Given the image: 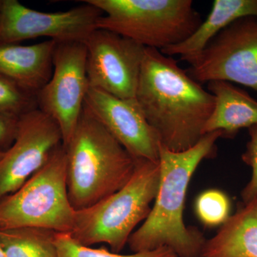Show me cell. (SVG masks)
Segmentation results:
<instances>
[{
    "label": "cell",
    "instance_id": "obj_12",
    "mask_svg": "<svg viewBox=\"0 0 257 257\" xmlns=\"http://www.w3.org/2000/svg\"><path fill=\"white\" fill-rule=\"evenodd\" d=\"M84 105L135 160L159 161L160 139L136 99H120L89 86Z\"/></svg>",
    "mask_w": 257,
    "mask_h": 257
},
{
    "label": "cell",
    "instance_id": "obj_2",
    "mask_svg": "<svg viewBox=\"0 0 257 257\" xmlns=\"http://www.w3.org/2000/svg\"><path fill=\"white\" fill-rule=\"evenodd\" d=\"M220 131L205 134L194 147L171 151L160 144V181L150 214L134 231L128 245L133 252L168 248L178 257H200L206 239L198 228L184 221L189 182L203 160L216 155Z\"/></svg>",
    "mask_w": 257,
    "mask_h": 257
},
{
    "label": "cell",
    "instance_id": "obj_13",
    "mask_svg": "<svg viewBox=\"0 0 257 257\" xmlns=\"http://www.w3.org/2000/svg\"><path fill=\"white\" fill-rule=\"evenodd\" d=\"M57 44L51 40L32 45L0 43V74L37 96L52 76Z\"/></svg>",
    "mask_w": 257,
    "mask_h": 257
},
{
    "label": "cell",
    "instance_id": "obj_21",
    "mask_svg": "<svg viewBox=\"0 0 257 257\" xmlns=\"http://www.w3.org/2000/svg\"><path fill=\"white\" fill-rule=\"evenodd\" d=\"M249 140L246 150L241 155V160L251 170V176L247 184L241 192L243 204L257 198V124L248 128Z\"/></svg>",
    "mask_w": 257,
    "mask_h": 257
},
{
    "label": "cell",
    "instance_id": "obj_4",
    "mask_svg": "<svg viewBox=\"0 0 257 257\" xmlns=\"http://www.w3.org/2000/svg\"><path fill=\"white\" fill-rule=\"evenodd\" d=\"M160 181L159 161L137 160L133 177L124 187L91 207L75 211L72 237L84 246L106 243L112 252L119 253L150 214Z\"/></svg>",
    "mask_w": 257,
    "mask_h": 257
},
{
    "label": "cell",
    "instance_id": "obj_7",
    "mask_svg": "<svg viewBox=\"0 0 257 257\" xmlns=\"http://www.w3.org/2000/svg\"><path fill=\"white\" fill-rule=\"evenodd\" d=\"M179 59L189 64L187 73L199 84L226 81L257 92V17L236 20L200 52Z\"/></svg>",
    "mask_w": 257,
    "mask_h": 257
},
{
    "label": "cell",
    "instance_id": "obj_16",
    "mask_svg": "<svg viewBox=\"0 0 257 257\" xmlns=\"http://www.w3.org/2000/svg\"><path fill=\"white\" fill-rule=\"evenodd\" d=\"M257 17V0H215L207 18L184 41L160 50L162 54L180 58L199 53L219 32L236 20Z\"/></svg>",
    "mask_w": 257,
    "mask_h": 257
},
{
    "label": "cell",
    "instance_id": "obj_15",
    "mask_svg": "<svg viewBox=\"0 0 257 257\" xmlns=\"http://www.w3.org/2000/svg\"><path fill=\"white\" fill-rule=\"evenodd\" d=\"M200 257H257V198L243 204L207 239Z\"/></svg>",
    "mask_w": 257,
    "mask_h": 257
},
{
    "label": "cell",
    "instance_id": "obj_11",
    "mask_svg": "<svg viewBox=\"0 0 257 257\" xmlns=\"http://www.w3.org/2000/svg\"><path fill=\"white\" fill-rule=\"evenodd\" d=\"M63 145L60 126L38 108L22 115L15 143L0 159V199L21 187Z\"/></svg>",
    "mask_w": 257,
    "mask_h": 257
},
{
    "label": "cell",
    "instance_id": "obj_24",
    "mask_svg": "<svg viewBox=\"0 0 257 257\" xmlns=\"http://www.w3.org/2000/svg\"><path fill=\"white\" fill-rule=\"evenodd\" d=\"M4 154L5 153H1V152H0V159H1L2 157H3V155H4Z\"/></svg>",
    "mask_w": 257,
    "mask_h": 257
},
{
    "label": "cell",
    "instance_id": "obj_25",
    "mask_svg": "<svg viewBox=\"0 0 257 257\" xmlns=\"http://www.w3.org/2000/svg\"><path fill=\"white\" fill-rule=\"evenodd\" d=\"M0 7H1V0H0Z\"/></svg>",
    "mask_w": 257,
    "mask_h": 257
},
{
    "label": "cell",
    "instance_id": "obj_18",
    "mask_svg": "<svg viewBox=\"0 0 257 257\" xmlns=\"http://www.w3.org/2000/svg\"><path fill=\"white\" fill-rule=\"evenodd\" d=\"M55 241L59 257H178L166 247L130 254L114 253L104 248H92L76 241L69 232H57Z\"/></svg>",
    "mask_w": 257,
    "mask_h": 257
},
{
    "label": "cell",
    "instance_id": "obj_8",
    "mask_svg": "<svg viewBox=\"0 0 257 257\" xmlns=\"http://www.w3.org/2000/svg\"><path fill=\"white\" fill-rule=\"evenodd\" d=\"M86 62L84 42L57 43L51 78L37 94V108L59 125L64 146L73 135L85 102L89 88Z\"/></svg>",
    "mask_w": 257,
    "mask_h": 257
},
{
    "label": "cell",
    "instance_id": "obj_17",
    "mask_svg": "<svg viewBox=\"0 0 257 257\" xmlns=\"http://www.w3.org/2000/svg\"><path fill=\"white\" fill-rule=\"evenodd\" d=\"M56 234L31 226L0 229V244L5 257H59Z\"/></svg>",
    "mask_w": 257,
    "mask_h": 257
},
{
    "label": "cell",
    "instance_id": "obj_10",
    "mask_svg": "<svg viewBox=\"0 0 257 257\" xmlns=\"http://www.w3.org/2000/svg\"><path fill=\"white\" fill-rule=\"evenodd\" d=\"M84 44L89 87L120 99H135L146 47L101 29L93 31Z\"/></svg>",
    "mask_w": 257,
    "mask_h": 257
},
{
    "label": "cell",
    "instance_id": "obj_19",
    "mask_svg": "<svg viewBox=\"0 0 257 257\" xmlns=\"http://www.w3.org/2000/svg\"><path fill=\"white\" fill-rule=\"evenodd\" d=\"M231 202L226 193L219 189H208L195 201V213L199 220L208 227L221 226L229 219Z\"/></svg>",
    "mask_w": 257,
    "mask_h": 257
},
{
    "label": "cell",
    "instance_id": "obj_1",
    "mask_svg": "<svg viewBox=\"0 0 257 257\" xmlns=\"http://www.w3.org/2000/svg\"><path fill=\"white\" fill-rule=\"evenodd\" d=\"M135 99L162 146L182 152L204 136L215 98L196 82L178 60L146 48Z\"/></svg>",
    "mask_w": 257,
    "mask_h": 257
},
{
    "label": "cell",
    "instance_id": "obj_6",
    "mask_svg": "<svg viewBox=\"0 0 257 257\" xmlns=\"http://www.w3.org/2000/svg\"><path fill=\"white\" fill-rule=\"evenodd\" d=\"M74 214L67 194L63 145L21 187L0 199V229L31 226L71 233Z\"/></svg>",
    "mask_w": 257,
    "mask_h": 257
},
{
    "label": "cell",
    "instance_id": "obj_20",
    "mask_svg": "<svg viewBox=\"0 0 257 257\" xmlns=\"http://www.w3.org/2000/svg\"><path fill=\"white\" fill-rule=\"evenodd\" d=\"M36 108L35 94L0 74V111L20 116Z\"/></svg>",
    "mask_w": 257,
    "mask_h": 257
},
{
    "label": "cell",
    "instance_id": "obj_3",
    "mask_svg": "<svg viewBox=\"0 0 257 257\" xmlns=\"http://www.w3.org/2000/svg\"><path fill=\"white\" fill-rule=\"evenodd\" d=\"M64 147L67 194L75 211L91 207L117 192L136 168L137 160L85 105L72 138Z\"/></svg>",
    "mask_w": 257,
    "mask_h": 257
},
{
    "label": "cell",
    "instance_id": "obj_22",
    "mask_svg": "<svg viewBox=\"0 0 257 257\" xmlns=\"http://www.w3.org/2000/svg\"><path fill=\"white\" fill-rule=\"evenodd\" d=\"M20 116L0 111V152L5 153L15 143Z\"/></svg>",
    "mask_w": 257,
    "mask_h": 257
},
{
    "label": "cell",
    "instance_id": "obj_14",
    "mask_svg": "<svg viewBox=\"0 0 257 257\" xmlns=\"http://www.w3.org/2000/svg\"><path fill=\"white\" fill-rule=\"evenodd\" d=\"M207 90L215 98V105L204 134L220 131L222 138H232L240 130L257 124V100L226 81L207 83Z\"/></svg>",
    "mask_w": 257,
    "mask_h": 257
},
{
    "label": "cell",
    "instance_id": "obj_23",
    "mask_svg": "<svg viewBox=\"0 0 257 257\" xmlns=\"http://www.w3.org/2000/svg\"><path fill=\"white\" fill-rule=\"evenodd\" d=\"M0 257H5L4 251H3V248H2L1 244H0Z\"/></svg>",
    "mask_w": 257,
    "mask_h": 257
},
{
    "label": "cell",
    "instance_id": "obj_9",
    "mask_svg": "<svg viewBox=\"0 0 257 257\" xmlns=\"http://www.w3.org/2000/svg\"><path fill=\"white\" fill-rule=\"evenodd\" d=\"M84 4L59 13H43L27 8L18 0H1L0 43L19 44L38 37H49L57 43L84 42L103 13Z\"/></svg>",
    "mask_w": 257,
    "mask_h": 257
},
{
    "label": "cell",
    "instance_id": "obj_5",
    "mask_svg": "<svg viewBox=\"0 0 257 257\" xmlns=\"http://www.w3.org/2000/svg\"><path fill=\"white\" fill-rule=\"evenodd\" d=\"M103 13L96 29L162 50L187 40L202 23L192 0H86Z\"/></svg>",
    "mask_w": 257,
    "mask_h": 257
}]
</instances>
